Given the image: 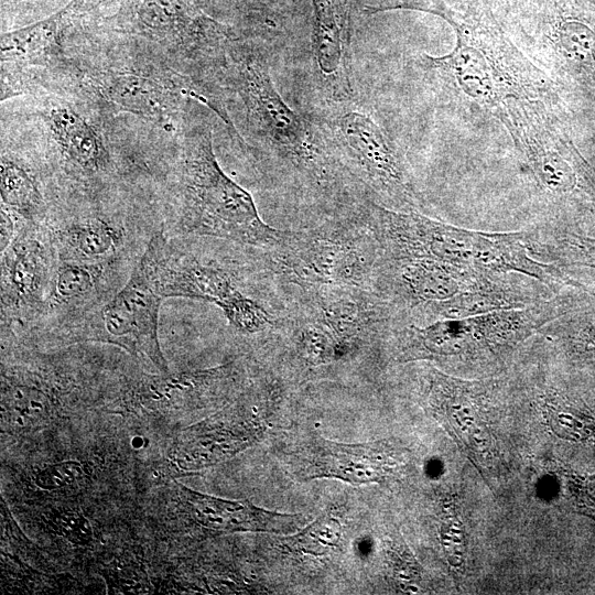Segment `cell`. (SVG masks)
I'll list each match as a JSON object with an SVG mask.
<instances>
[{
	"label": "cell",
	"mask_w": 595,
	"mask_h": 595,
	"mask_svg": "<svg viewBox=\"0 0 595 595\" xmlns=\"http://www.w3.org/2000/svg\"><path fill=\"white\" fill-rule=\"evenodd\" d=\"M82 475L80 465L76 462H64L47 467L36 475V484L52 489L76 482Z\"/></svg>",
	"instance_id": "32"
},
{
	"label": "cell",
	"mask_w": 595,
	"mask_h": 595,
	"mask_svg": "<svg viewBox=\"0 0 595 595\" xmlns=\"http://www.w3.org/2000/svg\"><path fill=\"white\" fill-rule=\"evenodd\" d=\"M342 526L332 515H322L291 539V547L313 555L329 553L338 547Z\"/></svg>",
	"instance_id": "29"
},
{
	"label": "cell",
	"mask_w": 595,
	"mask_h": 595,
	"mask_svg": "<svg viewBox=\"0 0 595 595\" xmlns=\"http://www.w3.org/2000/svg\"><path fill=\"white\" fill-rule=\"evenodd\" d=\"M268 48L261 40L231 39L209 108L279 186L329 207L333 215L343 213L366 195L313 118L290 108L277 90Z\"/></svg>",
	"instance_id": "1"
},
{
	"label": "cell",
	"mask_w": 595,
	"mask_h": 595,
	"mask_svg": "<svg viewBox=\"0 0 595 595\" xmlns=\"http://www.w3.org/2000/svg\"><path fill=\"white\" fill-rule=\"evenodd\" d=\"M128 47V57L78 65L74 80L91 98L175 132L188 99H201L196 85L163 61Z\"/></svg>",
	"instance_id": "9"
},
{
	"label": "cell",
	"mask_w": 595,
	"mask_h": 595,
	"mask_svg": "<svg viewBox=\"0 0 595 595\" xmlns=\"http://www.w3.org/2000/svg\"><path fill=\"white\" fill-rule=\"evenodd\" d=\"M213 113L203 102L188 99L173 176L170 228L183 236L215 237L272 249L284 230L267 224L252 195L219 165L213 145Z\"/></svg>",
	"instance_id": "2"
},
{
	"label": "cell",
	"mask_w": 595,
	"mask_h": 595,
	"mask_svg": "<svg viewBox=\"0 0 595 595\" xmlns=\"http://www.w3.org/2000/svg\"><path fill=\"white\" fill-rule=\"evenodd\" d=\"M178 496L191 519L199 527L217 533L271 532L298 530L303 516L267 510L248 500H230L205 495L177 485Z\"/></svg>",
	"instance_id": "21"
},
{
	"label": "cell",
	"mask_w": 595,
	"mask_h": 595,
	"mask_svg": "<svg viewBox=\"0 0 595 595\" xmlns=\"http://www.w3.org/2000/svg\"><path fill=\"white\" fill-rule=\"evenodd\" d=\"M0 175L1 205L28 223L44 224L48 219V205L31 165L2 150Z\"/></svg>",
	"instance_id": "25"
},
{
	"label": "cell",
	"mask_w": 595,
	"mask_h": 595,
	"mask_svg": "<svg viewBox=\"0 0 595 595\" xmlns=\"http://www.w3.org/2000/svg\"><path fill=\"white\" fill-rule=\"evenodd\" d=\"M138 262L164 299L184 298L212 303L241 334H257L275 326L268 311L239 289L231 271L181 250L164 228L153 232Z\"/></svg>",
	"instance_id": "10"
},
{
	"label": "cell",
	"mask_w": 595,
	"mask_h": 595,
	"mask_svg": "<svg viewBox=\"0 0 595 595\" xmlns=\"http://www.w3.org/2000/svg\"><path fill=\"white\" fill-rule=\"evenodd\" d=\"M89 0H69L37 22L1 33V101L31 90L40 75H64L76 69L66 54V40L89 10Z\"/></svg>",
	"instance_id": "11"
},
{
	"label": "cell",
	"mask_w": 595,
	"mask_h": 595,
	"mask_svg": "<svg viewBox=\"0 0 595 595\" xmlns=\"http://www.w3.org/2000/svg\"><path fill=\"white\" fill-rule=\"evenodd\" d=\"M372 290L389 303L397 322L426 324L544 300L539 286L511 273L462 268L429 259L380 257Z\"/></svg>",
	"instance_id": "4"
},
{
	"label": "cell",
	"mask_w": 595,
	"mask_h": 595,
	"mask_svg": "<svg viewBox=\"0 0 595 595\" xmlns=\"http://www.w3.org/2000/svg\"><path fill=\"white\" fill-rule=\"evenodd\" d=\"M232 363L209 369L180 374H161L143 378L131 391V400L145 410L172 412L191 409L217 399L238 379Z\"/></svg>",
	"instance_id": "20"
},
{
	"label": "cell",
	"mask_w": 595,
	"mask_h": 595,
	"mask_svg": "<svg viewBox=\"0 0 595 595\" xmlns=\"http://www.w3.org/2000/svg\"><path fill=\"white\" fill-rule=\"evenodd\" d=\"M255 421L253 415L231 409L186 428L170 447L169 469L190 473L236 455L256 440Z\"/></svg>",
	"instance_id": "17"
},
{
	"label": "cell",
	"mask_w": 595,
	"mask_h": 595,
	"mask_svg": "<svg viewBox=\"0 0 595 595\" xmlns=\"http://www.w3.org/2000/svg\"><path fill=\"white\" fill-rule=\"evenodd\" d=\"M118 261L119 258L100 262L57 260L42 317L88 315L98 309L116 293L111 284Z\"/></svg>",
	"instance_id": "22"
},
{
	"label": "cell",
	"mask_w": 595,
	"mask_h": 595,
	"mask_svg": "<svg viewBox=\"0 0 595 595\" xmlns=\"http://www.w3.org/2000/svg\"><path fill=\"white\" fill-rule=\"evenodd\" d=\"M396 465L393 448L385 442L344 444L315 437L306 447L299 475L304 479L334 477L355 485L378 483Z\"/></svg>",
	"instance_id": "19"
},
{
	"label": "cell",
	"mask_w": 595,
	"mask_h": 595,
	"mask_svg": "<svg viewBox=\"0 0 595 595\" xmlns=\"http://www.w3.org/2000/svg\"><path fill=\"white\" fill-rule=\"evenodd\" d=\"M311 72L320 105L357 100L348 13L344 0H311Z\"/></svg>",
	"instance_id": "16"
},
{
	"label": "cell",
	"mask_w": 595,
	"mask_h": 595,
	"mask_svg": "<svg viewBox=\"0 0 595 595\" xmlns=\"http://www.w3.org/2000/svg\"><path fill=\"white\" fill-rule=\"evenodd\" d=\"M235 10L239 11L244 19L253 24L256 30H261L262 36H271L279 31V21L272 17V8L269 0H226Z\"/></svg>",
	"instance_id": "31"
},
{
	"label": "cell",
	"mask_w": 595,
	"mask_h": 595,
	"mask_svg": "<svg viewBox=\"0 0 595 595\" xmlns=\"http://www.w3.org/2000/svg\"><path fill=\"white\" fill-rule=\"evenodd\" d=\"M520 142L532 173L547 191L562 195L575 188V169L561 154L539 139L526 137Z\"/></svg>",
	"instance_id": "28"
},
{
	"label": "cell",
	"mask_w": 595,
	"mask_h": 595,
	"mask_svg": "<svg viewBox=\"0 0 595 595\" xmlns=\"http://www.w3.org/2000/svg\"><path fill=\"white\" fill-rule=\"evenodd\" d=\"M2 414L13 426L29 428L44 421L52 409V398L43 388L15 376H3Z\"/></svg>",
	"instance_id": "26"
},
{
	"label": "cell",
	"mask_w": 595,
	"mask_h": 595,
	"mask_svg": "<svg viewBox=\"0 0 595 595\" xmlns=\"http://www.w3.org/2000/svg\"><path fill=\"white\" fill-rule=\"evenodd\" d=\"M291 327L295 349L309 366L332 363L350 355L349 350L320 322L300 312L293 320H286Z\"/></svg>",
	"instance_id": "27"
},
{
	"label": "cell",
	"mask_w": 595,
	"mask_h": 595,
	"mask_svg": "<svg viewBox=\"0 0 595 595\" xmlns=\"http://www.w3.org/2000/svg\"><path fill=\"white\" fill-rule=\"evenodd\" d=\"M163 299L137 261L120 289L86 315L78 339L113 345L147 358L161 374H170L159 339Z\"/></svg>",
	"instance_id": "12"
},
{
	"label": "cell",
	"mask_w": 595,
	"mask_h": 595,
	"mask_svg": "<svg viewBox=\"0 0 595 595\" xmlns=\"http://www.w3.org/2000/svg\"><path fill=\"white\" fill-rule=\"evenodd\" d=\"M426 401L439 421L457 434L466 446L478 444V424L487 421L497 394L496 381H469L443 374L434 367L425 372Z\"/></svg>",
	"instance_id": "18"
},
{
	"label": "cell",
	"mask_w": 595,
	"mask_h": 595,
	"mask_svg": "<svg viewBox=\"0 0 595 595\" xmlns=\"http://www.w3.org/2000/svg\"><path fill=\"white\" fill-rule=\"evenodd\" d=\"M104 25L123 45L161 60L187 76L203 95L221 67L231 29L204 13L195 0H118Z\"/></svg>",
	"instance_id": "5"
},
{
	"label": "cell",
	"mask_w": 595,
	"mask_h": 595,
	"mask_svg": "<svg viewBox=\"0 0 595 595\" xmlns=\"http://www.w3.org/2000/svg\"><path fill=\"white\" fill-rule=\"evenodd\" d=\"M562 53L573 61L595 65V32L578 21L564 22L558 32Z\"/></svg>",
	"instance_id": "30"
},
{
	"label": "cell",
	"mask_w": 595,
	"mask_h": 595,
	"mask_svg": "<svg viewBox=\"0 0 595 595\" xmlns=\"http://www.w3.org/2000/svg\"><path fill=\"white\" fill-rule=\"evenodd\" d=\"M57 260L100 262L119 258L126 228L101 214L79 215L44 223Z\"/></svg>",
	"instance_id": "23"
},
{
	"label": "cell",
	"mask_w": 595,
	"mask_h": 595,
	"mask_svg": "<svg viewBox=\"0 0 595 595\" xmlns=\"http://www.w3.org/2000/svg\"><path fill=\"white\" fill-rule=\"evenodd\" d=\"M422 62L452 75L466 95L485 105L494 106L512 91L493 54L462 34L453 52L442 57L424 55Z\"/></svg>",
	"instance_id": "24"
},
{
	"label": "cell",
	"mask_w": 595,
	"mask_h": 595,
	"mask_svg": "<svg viewBox=\"0 0 595 595\" xmlns=\"http://www.w3.org/2000/svg\"><path fill=\"white\" fill-rule=\"evenodd\" d=\"M57 257L44 224L24 221L1 251L2 326L39 321L52 290Z\"/></svg>",
	"instance_id": "13"
},
{
	"label": "cell",
	"mask_w": 595,
	"mask_h": 595,
	"mask_svg": "<svg viewBox=\"0 0 595 595\" xmlns=\"http://www.w3.org/2000/svg\"><path fill=\"white\" fill-rule=\"evenodd\" d=\"M41 118L68 177L93 190L110 181L117 164L91 119L66 101H48L41 110Z\"/></svg>",
	"instance_id": "15"
},
{
	"label": "cell",
	"mask_w": 595,
	"mask_h": 595,
	"mask_svg": "<svg viewBox=\"0 0 595 595\" xmlns=\"http://www.w3.org/2000/svg\"><path fill=\"white\" fill-rule=\"evenodd\" d=\"M302 290L300 312L325 326L350 354L372 338L387 337L393 324V310L372 289L318 286Z\"/></svg>",
	"instance_id": "14"
},
{
	"label": "cell",
	"mask_w": 595,
	"mask_h": 595,
	"mask_svg": "<svg viewBox=\"0 0 595 595\" xmlns=\"http://www.w3.org/2000/svg\"><path fill=\"white\" fill-rule=\"evenodd\" d=\"M569 310L563 296L515 309L439 320L393 323L388 338L400 361L414 359L485 360L504 356Z\"/></svg>",
	"instance_id": "6"
},
{
	"label": "cell",
	"mask_w": 595,
	"mask_h": 595,
	"mask_svg": "<svg viewBox=\"0 0 595 595\" xmlns=\"http://www.w3.org/2000/svg\"><path fill=\"white\" fill-rule=\"evenodd\" d=\"M347 173L376 203L416 212L421 198L396 145L357 100L320 105L310 115Z\"/></svg>",
	"instance_id": "8"
},
{
	"label": "cell",
	"mask_w": 595,
	"mask_h": 595,
	"mask_svg": "<svg viewBox=\"0 0 595 595\" xmlns=\"http://www.w3.org/2000/svg\"><path fill=\"white\" fill-rule=\"evenodd\" d=\"M357 204L320 226L284 230L281 241L266 250L273 268L301 289H372L380 251L357 212Z\"/></svg>",
	"instance_id": "7"
},
{
	"label": "cell",
	"mask_w": 595,
	"mask_h": 595,
	"mask_svg": "<svg viewBox=\"0 0 595 595\" xmlns=\"http://www.w3.org/2000/svg\"><path fill=\"white\" fill-rule=\"evenodd\" d=\"M357 210L374 235L382 258L429 259L496 273H518L553 291L565 283L555 264L545 263L531 253L530 231L468 230L418 212L390 209L370 198L359 202Z\"/></svg>",
	"instance_id": "3"
}]
</instances>
